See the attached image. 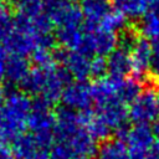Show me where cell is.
Wrapping results in <instances>:
<instances>
[{
  "mask_svg": "<svg viewBox=\"0 0 159 159\" xmlns=\"http://www.w3.org/2000/svg\"><path fill=\"white\" fill-rule=\"evenodd\" d=\"M10 147L15 159H50V150L41 148L31 133H21Z\"/></svg>",
  "mask_w": 159,
  "mask_h": 159,
  "instance_id": "obj_11",
  "label": "cell"
},
{
  "mask_svg": "<svg viewBox=\"0 0 159 159\" xmlns=\"http://www.w3.org/2000/svg\"><path fill=\"white\" fill-rule=\"evenodd\" d=\"M4 99H5V92H4V88H2V86L0 84V106L2 104Z\"/></svg>",
  "mask_w": 159,
  "mask_h": 159,
  "instance_id": "obj_29",
  "label": "cell"
},
{
  "mask_svg": "<svg viewBox=\"0 0 159 159\" xmlns=\"http://www.w3.org/2000/svg\"><path fill=\"white\" fill-rule=\"evenodd\" d=\"M130 61H132V73L137 77H144L149 70H152L153 63V48L150 42L145 37H137L129 41Z\"/></svg>",
  "mask_w": 159,
  "mask_h": 159,
  "instance_id": "obj_9",
  "label": "cell"
},
{
  "mask_svg": "<svg viewBox=\"0 0 159 159\" xmlns=\"http://www.w3.org/2000/svg\"><path fill=\"white\" fill-rule=\"evenodd\" d=\"M43 14L57 29L83 25L81 6L73 0H45Z\"/></svg>",
  "mask_w": 159,
  "mask_h": 159,
  "instance_id": "obj_5",
  "label": "cell"
},
{
  "mask_svg": "<svg viewBox=\"0 0 159 159\" xmlns=\"http://www.w3.org/2000/svg\"><path fill=\"white\" fill-rule=\"evenodd\" d=\"M70 78L65 68L56 62L31 68L21 86L26 92L37 96V99L52 106L61 99L63 88L71 82Z\"/></svg>",
  "mask_w": 159,
  "mask_h": 159,
  "instance_id": "obj_1",
  "label": "cell"
},
{
  "mask_svg": "<svg viewBox=\"0 0 159 159\" xmlns=\"http://www.w3.org/2000/svg\"><path fill=\"white\" fill-rule=\"evenodd\" d=\"M129 41L117 46L108 56H107V72L112 77L124 78L132 72V61H130V51H129Z\"/></svg>",
  "mask_w": 159,
  "mask_h": 159,
  "instance_id": "obj_13",
  "label": "cell"
},
{
  "mask_svg": "<svg viewBox=\"0 0 159 159\" xmlns=\"http://www.w3.org/2000/svg\"><path fill=\"white\" fill-rule=\"evenodd\" d=\"M107 72V62L104 57H92L91 60V77L101 78Z\"/></svg>",
  "mask_w": 159,
  "mask_h": 159,
  "instance_id": "obj_24",
  "label": "cell"
},
{
  "mask_svg": "<svg viewBox=\"0 0 159 159\" xmlns=\"http://www.w3.org/2000/svg\"><path fill=\"white\" fill-rule=\"evenodd\" d=\"M140 31L149 42L159 39V10H150L143 16Z\"/></svg>",
  "mask_w": 159,
  "mask_h": 159,
  "instance_id": "obj_20",
  "label": "cell"
},
{
  "mask_svg": "<svg viewBox=\"0 0 159 159\" xmlns=\"http://www.w3.org/2000/svg\"><path fill=\"white\" fill-rule=\"evenodd\" d=\"M43 1L45 0H17V15L32 19L43 14Z\"/></svg>",
  "mask_w": 159,
  "mask_h": 159,
  "instance_id": "obj_23",
  "label": "cell"
},
{
  "mask_svg": "<svg viewBox=\"0 0 159 159\" xmlns=\"http://www.w3.org/2000/svg\"><path fill=\"white\" fill-rule=\"evenodd\" d=\"M0 159H15V155L9 143L0 142Z\"/></svg>",
  "mask_w": 159,
  "mask_h": 159,
  "instance_id": "obj_26",
  "label": "cell"
},
{
  "mask_svg": "<svg viewBox=\"0 0 159 159\" xmlns=\"http://www.w3.org/2000/svg\"><path fill=\"white\" fill-rule=\"evenodd\" d=\"M9 51L6 50V47L4 45H0V80L5 77V72H6V65H7V60H9Z\"/></svg>",
  "mask_w": 159,
  "mask_h": 159,
  "instance_id": "obj_25",
  "label": "cell"
},
{
  "mask_svg": "<svg viewBox=\"0 0 159 159\" xmlns=\"http://www.w3.org/2000/svg\"><path fill=\"white\" fill-rule=\"evenodd\" d=\"M152 130H153V134L157 139H159V116L155 118L154 123H153V127H152Z\"/></svg>",
  "mask_w": 159,
  "mask_h": 159,
  "instance_id": "obj_28",
  "label": "cell"
},
{
  "mask_svg": "<svg viewBox=\"0 0 159 159\" xmlns=\"http://www.w3.org/2000/svg\"><path fill=\"white\" fill-rule=\"evenodd\" d=\"M61 101L68 109L76 112L88 111L93 103L91 84L86 81H73L67 83L62 91Z\"/></svg>",
  "mask_w": 159,
  "mask_h": 159,
  "instance_id": "obj_8",
  "label": "cell"
},
{
  "mask_svg": "<svg viewBox=\"0 0 159 159\" xmlns=\"http://www.w3.org/2000/svg\"><path fill=\"white\" fill-rule=\"evenodd\" d=\"M55 125L56 113L51 109V106L40 99L32 102V109L27 117L26 127L36 138L40 147L46 150H50L55 143Z\"/></svg>",
  "mask_w": 159,
  "mask_h": 159,
  "instance_id": "obj_4",
  "label": "cell"
},
{
  "mask_svg": "<svg viewBox=\"0 0 159 159\" xmlns=\"http://www.w3.org/2000/svg\"><path fill=\"white\" fill-rule=\"evenodd\" d=\"M109 0H82L81 11L86 27H98L101 21L112 10Z\"/></svg>",
  "mask_w": 159,
  "mask_h": 159,
  "instance_id": "obj_14",
  "label": "cell"
},
{
  "mask_svg": "<svg viewBox=\"0 0 159 159\" xmlns=\"http://www.w3.org/2000/svg\"><path fill=\"white\" fill-rule=\"evenodd\" d=\"M157 104H158V116H159V93L157 94Z\"/></svg>",
  "mask_w": 159,
  "mask_h": 159,
  "instance_id": "obj_30",
  "label": "cell"
},
{
  "mask_svg": "<svg viewBox=\"0 0 159 159\" xmlns=\"http://www.w3.org/2000/svg\"><path fill=\"white\" fill-rule=\"evenodd\" d=\"M31 109L32 101L25 92L12 91L5 97L2 107L0 109V142H12L17 135L22 133L26 127V120Z\"/></svg>",
  "mask_w": 159,
  "mask_h": 159,
  "instance_id": "obj_2",
  "label": "cell"
},
{
  "mask_svg": "<svg viewBox=\"0 0 159 159\" xmlns=\"http://www.w3.org/2000/svg\"><path fill=\"white\" fill-rule=\"evenodd\" d=\"M84 29L82 26L73 27H61L57 29L56 39L67 51H80L83 41Z\"/></svg>",
  "mask_w": 159,
  "mask_h": 159,
  "instance_id": "obj_19",
  "label": "cell"
},
{
  "mask_svg": "<svg viewBox=\"0 0 159 159\" xmlns=\"http://www.w3.org/2000/svg\"><path fill=\"white\" fill-rule=\"evenodd\" d=\"M125 24H127V19L122 14H119L118 11H116L114 9H112L106 15V17L101 21V24H99L98 27L102 29V30H106V31L117 34L118 31H120V30H123L125 27Z\"/></svg>",
  "mask_w": 159,
  "mask_h": 159,
  "instance_id": "obj_22",
  "label": "cell"
},
{
  "mask_svg": "<svg viewBox=\"0 0 159 159\" xmlns=\"http://www.w3.org/2000/svg\"><path fill=\"white\" fill-rule=\"evenodd\" d=\"M30 65L26 60V57L17 56V55H10L6 65V72H5V78L16 84H22L25 78L27 77L30 72Z\"/></svg>",
  "mask_w": 159,
  "mask_h": 159,
  "instance_id": "obj_18",
  "label": "cell"
},
{
  "mask_svg": "<svg viewBox=\"0 0 159 159\" xmlns=\"http://www.w3.org/2000/svg\"><path fill=\"white\" fill-rule=\"evenodd\" d=\"M83 29V41L78 52L89 57H104L118 46L117 34L102 30L99 27H86L84 25Z\"/></svg>",
  "mask_w": 159,
  "mask_h": 159,
  "instance_id": "obj_6",
  "label": "cell"
},
{
  "mask_svg": "<svg viewBox=\"0 0 159 159\" xmlns=\"http://www.w3.org/2000/svg\"><path fill=\"white\" fill-rule=\"evenodd\" d=\"M91 88L93 103H96V106L111 101H119L127 104L142 92L138 80L128 77L117 78L112 76L97 78L91 84Z\"/></svg>",
  "mask_w": 159,
  "mask_h": 159,
  "instance_id": "obj_3",
  "label": "cell"
},
{
  "mask_svg": "<svg viewBox=\"0 0 159 159\" xmlns=\"http://www.w3.org/2000/svg\"><path fill=\"white\" fill-rule=\"evenodd\" d=\"M128 117L134 124H149L158 117L157 93L152 88L143 89L128 108Z\"/></svg>",
  "mask_w": 159,
  "mask_h": 159,
  "instance_id": "obj_7",
  "label": "cell"
},
{
  "mask_svg": "<svg viewBox=\"0 0 159 159\" xmlns=\"http://www.w3.org/2000/svg\"><path fill=\"white\" fill-rule=\"evenodd\" d=\"M91 60L92 57L77 51H67L60 53V61L65 71L76 81H84L91 76Z\"/></svg>",
  "mask_w": 159,
  "mask_h": 159,
  "instance_id": "obj_12",
  "label": "cell"
},
{
  "mask_svg": "<svg viewBox=\"0 0 159 159\" xmlns=\"http://www.w3.org/2000/svg\"><path fill=\"white\" fill-rule=\"evenodd\" d=\"M15 27V17H12L6 2L0 0V45L5 42L11 36Z\"/></svg>",
  "mask_w": 159,
  "mask_h": 159,
  "instance_id": "obj_21",
  "label": "cell"
},
{
  "mask_svg": "<svg viewBox=\"0 0 159 159\" xmlns=\"http://www.w3.org/2000/svg\"><path fill=\"white\" fill-rule=\"evenodd\" d=\"M112 7L125 19L143 17L150 10V0H109Z\"/></svg>",
  "mask_w": 159,
  "mask_h": 159,
  "instance_id": "obj_16",
  "label": "cell"
},
{
  "mask_svg": "<svg viewBox=\"0 0 159 159\" xmlns=\"http://www.w3.org/2000/svg\"><path fill=\"white\" fill-rule=\"evenodd\" d=\"M0 129H1V114H0Z\"/></svg>",
  "mask_w": 159,
  "mask_h": 159,
  "instance_id": "obj_31",
  "label": "cell"
},
{
  "mask_svg": "<svg viewBox=\"0 0 159 159\" xmlns=\"http://www.w3.org/2000/svg\"><path fill=\"white\" fill-rule=\"evenodd\" d=\"M96 159H129V150L124 140L106 139L97 148Z\"/></svg>",
  "mask_w": 159,
  "mask_h": 159,
  "instance_id": "obj_17",
  "label": "cell"
},
{
  "mask_svg": "<svg viewBox=\"0 0 159 159\" xmlns=\"http://www.w3.org/2000/svg\"><path fill=\"white\" fill-rule=\"evenodd\" d=\"M144 159H159V142H155L147 152Z\"/></svg>",
  "mask_w": 159,
  "mask_h": 159,
  "instance_id": "obj_27",
  "label": "cell"
},
{
  "mask_svg": "<svg viewBox=\"0 0 159 159\" xmlns=\"http://www.w3.org/2000/svg\"><path fill=\"white\" fill-rule=\"evenodd\" d=\"M96 113L103 119V122L111 128V130L119 132L127 127L128 108L127 104L119 101H111L96 106Z\"/></svg>",
  "mask_w": 159,
  "mask_h": 159,
  "instance_id": "obj_10",
  "label": "cell"
},
{
  "mask_svg": "<svg viewBox=\"0 0 159 159\" xmlns=\"http://www.w3.org/2000/svg\"><path fill=\"white\" fill-rule=\"evenodd\" d=\"M2 1H4V2H6V1H11V0H2Z\"/></svg>",
  "mask_w": 159,
  "mask_h": 159,
  "instance_id": "obj_32",
  "label": "cell"
},
{
  "mask_svg": "<svg viewBox=\"0 0 159 159\" xmlns=\"http://www.w3.org/2000/svg\"><path fill=\"white\" fill-rule=\"evenodd\" d=\"M82 122L86 128V130L89 133V135L97 142V140H106L111 134V128L103 122V119L96 113V111H84L81 112Z\"/></svg>",
  "mask_w": 159,
  "mask_h": 159,
  "instance_id": "obj_15",
  "label": "cell"
}]
</instances>
